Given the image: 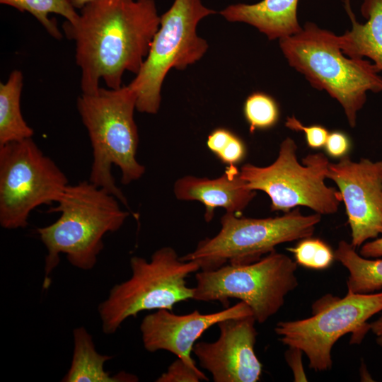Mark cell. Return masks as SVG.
<instances>
[{
    "label": "cell",
    "mask_w": 382,
    "mask_h": 382,
    "mask_svg": "<svg viewBox=\"0 0 382 382\" xmlns=\"http://www.w3.org/2000/svg\"><path fill=\"white\" fill-rule=\"evenodd\" d=\"M159 25L155 0H94L75 23L64 21L66 37L76 45L82 93L96 92L101 79L118 89L125 71L137 75Z\"/></svg>",
    "instance_id": "obj_1"
},
{
    "label": "cell",
    "mask_w": 382,
    "mask_h": 382,
    "mask_svg": "<svg viewBox=\"0 0 382 382\" xmlns=\"http://www.w3.org/2000/svg\"><path fill=\"white\" fill-rule=\"evenodd\" d=\"M119 202L89 180L67 185L57 205L47 211L59 212L60 216L37 229L47 251L44 288L50 284L49 276L59 264L61 253L77 268L88 270L95 266L105 234L119 230L129 216Z\"/></svg>",
    "instance_id": "obj_2"
},
{
    "label": "cell",
    "mask_w": 382,
    "mask_h": 382,
    "mask_svg": "<svg viewBox=\"0 0 382 382\" xmlns=\"http://www.w3.org/2000/svg\"><path fill=\"white\" fill-rule=\"evenodd\" d=\"M137 96L127 86L118 89L100 87L81 93L76 108L91 141L93 161L89 181L113 195L125 206L127 199L116 185L112 166L121 171V183L128 185L141 178L145 167L136 158L139 144L134 113Z\"/></svg>",
    "instance_id": "obj_3"
},
{
    "label": "cell",
    "mask_w": 382,
    "mask_h": 382,
    "mask_svg": "<svg viewBox=\"0 0 382 382\" xmlns=\"http://www.w3.org/2000/svg\"><path fill=\"white\" fill-rule=\"evenodd\" d=\"M289 64L318 90L325 91L342 107L349 126L357 125L366 93L382 92L381 71L370 60L354 59L342 50L339 36L307 22L297 33L279 40Z\"/></svg>",
    "instance_id": "obj_4"
},
{
    "label": "cell",
    "mask_w": 382,
    "mask_h": 382,
    "mask_svg": "<svg viewBox=\"0 0 382 382\" xmlns=\"http://www.w3.org/2000/svg\"><path fill=\"white\" fill-rule=\"evenodd\" d=\"M132 276L115 284L98 311L103 332L115 333L129 317L144 311L168 309L193 299L194 288L187 285L186 278L200 270L195 261H183L171 247L156 250L150 261L133 256L130 259Z\"/></svg>",
    "instance_id": "obj_5"
},
{
    "label": "cell",
    "mask_w": 382,
    "mask_h": 382,
    "mask_svg": "<svg viewBox=\"0 0 382 382\" xmlns=\"http://www.w3.org/2000/svg\"><path fill=\"white\" fill-rule=\"evenodd\" d=\"M320 221V214L304 215L299 207L282 216L262 219L226 212L219 233L202 240L192 252L180 258L196 262L203 271L226 264H250L274 251L279 244L311 237Z\"/></svg>",
    "instance_id": "obj_6"
},
{
    "label": "cell",
    "mask_w": 382,
    "mask_h": 382,
    "mask_svg": "<svg viewBox=\"0 0 382 382\" xmlns=\"http://www.w3.org/2000/svg\"><path fill=\"white\" fill-rule=\"evenodd\" d=\"M215 11L202 0H174L160 16L149 54L139 73L129 86L137 96L136 110L156 114L161 102V88L171 69L184 70L201 59L209 45L198 35L197 27L204 18Z\"/></svg>",
    "instance_id": "obj_7"
},
{
    "label": "cell",
    "mask_w": 382,
    "mask_h": 382,
    "mask_svg": "<svg viewBox=\"0 0 382 382\" xmlns=\"http://www.w3.org/2000/svg\"><path fill=\"white\" fill-rule=\"evenodd\" d=\"M297 145L284 139L276 160L267 166L243 165L240 174L247 188L265 192L271 211L288 212L300 206L320 215L335 214L342 197L339 190L328 186L329 160L322 152L309 154L299 162Z\"/></svg>",
    "instance_id": "obj_8"
},
{
    "label": "cell",
    "mask_w": 382,
    "mask_h": 382,
    "mask_svg": "<svg viewBox=\"0 0 382 382\" xmlns=\"http://www.w3.org/2000/svg\"><path fill=\"white\" fill-rule=\"evenodd\" d=\"M382 311V291L355 294L347 291L343 298L326 295L313 305L311 317L280 321L274 332L284 345L301 349L308 366L323 371L332 365L331 352L343 335L352 333L351 343L360 344L370 331L368 320Z\"/></svg>",
    "instance_id": "obj_9"
},
{
    "label": "cell",
    "mask_w": 382,
    "mask_h": 382,
    "mask_svg": "<svg viewBox=\"0 0 382 382\" xmlns=\"http://www.w3.org/2000/svg\"><path fill=\"white\" fill-rule=\"evenodd\" d=\"M297 265L274 250L250 264H226L214 270L198 271L193 299L226 306L228 299H238L250 308L256 322L264 323L298 286Z\"/></svg>",
    "instance_id": "obj_10"
},
{
    "label": "cell",
    "mask_w": 382,
    "mask_h": 382,
    "mask_svg": "<svg viewBox=\"0 0 382 382\" xmlns=\"http://www.w3.org/2000/svg\"><path fill=\"white\" fill-rule=\"evenodd\" d=\"M66 175L32 138L0 146V224L25 228L30 212L57 202L68 185Z\"/></svg>",
    "instance_id": "obj_11"
},
{
    "label": "cell",
    "mask_w": 382,
    "mask_h": 382,
    "mask_svg": "<svg viewBox=\"0 0 382 382\" xmlns=\"http://www.w3.org/2000/svg\"><path fill=\"white\" fill-rule=\"evenodd\" d=\"M327 178L337 186L351 229V245L357 248L382 235V161L348 156L330 163Z\"/></svg>",
    "instance_id": "obj_12"
},
{
    "label": "cell",
    "mask_w": 382,
    "mask_h": 382,
    "mask_svg": "<svg viewBox=\"0 0 382 382\" xmlns=\"http://www.w3.org/2000/svg\"><path fill=\"white\" fill-rule=\"evenodd\" d=\"M253 315L224 319L217 323L218 339L195 343L192 353L214 382H257L262 365L255 352L257 335Z\"/></svg>",
    "instance_id": "obj_13"
},
{
    "label": "cell",
    "mask_w": 382,
    "mask_h": 382,
    "mask_svg": "<svg viewBox=\"0 0 382 382\" xmlns=\"http://www.w3.org/2000/svg\"><path fill=\"white\" fill-rule=\"evenodd\" d=\"M250 315V308L241 301L222 311L206 314L195 310L177 315L168 309H158L146 316L141 323L143 345L149 352L168 351L196 367L191 353L196 341L207 330L224 319Z\"/></svg>",
    "instance_id": "obj_14"
},
{
    "label": "cell",
    "mask_w": 382,
    "mask_h": 382,
    "mask_svg": "<svg viewBox=\"0 0 382 382\" xmlns=\"http://www.w3.org/2000/svg\"><path fill=\"white\" fill-rule=\"evenodd\" d=\"M173 192L178 199L202 203L207 222L212 221L217 207L239 215L256 195V191L246 187L235 165L228 166L220 177L214 179L183 176L175 182Z\"/></svg>",
    "instance_id": "obj_15"
},
{
    "label": "cell",
    "mask_w": 382,
    "mask_h": 382,
    "mask_svg": "<svg viewBox=\"0 0 382 382\" xmlns=\"http://www.w3.org/2000/svg\"><path fill=\"white\" fill-rule=\"evenodd\" d=\"M299 0H262L231 4L220 11L226 21L249 24L269 40L281 39L301 29L297 18Z\"/></svg>",
    "instance_id": "obj_16"
},
{
    "label": "cell",
    "mask_w": 382,
    "mask_h": 382,
    "mask_svg": "<svg viewBox=\"0 0 382 382\" xmlns=\"http://www.w3.org/2000/svg\"><path fill=\"white\" fill-rule=\"evenodd\" d=\"M352 28L339 36L342 52L354 59H371L382 71V0H363L360 11L366 19L359 23L352 12L349 0L345 1Z\"/></svg>",
    "instance_id": "obj_17"
},
{
    "label": "cell",
    "mask_w": 382,
    "mask_h": 382,
    "mask_svg": "<svg viewBox=\"0 0 382 382\" xmlns=\"http://www.w3.org/2000/svg\"><path fill=\"white\" fill-rule=\"evenodd\" d=\"M74 349L71 366L62 381L64 382H134L138 378L120 372L111 376L105 371L104 364L112 357L99 354L92 336L83 327L73 332Z\"/></svg>",
    "instance_id": "obj_18"
},
{
    "label": "cell",
    "mask_w": 382,
    "mask_h": 382,
    "mask_svg": "<svg viewBox=\"0 0 382 382\" xmlns=\"http://www.w3.org/2000/svg\"><path fill=\"white\" fill-rule=\"evenodd\" d=\"M23 80L21 71L15 69L5 83H0V146L32 138L34 134L21 113Z\"/></svg>",
    "instance_id": "obj_19"
},
{
    "label": "cell",
    "mask_w": 382,
    "mask_h": 382,
    "mask_svg": "<svg viewBox=\"0 0 382 382\" xmlns=\"http://www.w3.org/2000/svg\"><path fill=\"white\" fill-rule=\"evenodd\" d=\"M335 259L349 272L347 291L371 294L382 289V259L371 260L356 252L346 241H340L334 251Z\"/></svg>",
    "instance_id": "obj_20"
},
{
    "label": "cell",
    "mask_w": 382,
    "mask_h": 382,
    "mask_svg": "<svg viewBox=\"0 0 382 382\" xmlns=\"http://www.w3.org/2000/svg\"><path fill=\"white\" fill-rule=\"evenodd\" d=\"M0 4L30 13L52 37L57 40L62 38V33L58 29L55 19L49 18L48 15H60L71 23H75L79 17L70 0H0Z\"/></svg>",
    "instance_id": "obj_21"
},
{
    "label": "cell",
    "mask_w": 382,
    "mask_h": 382,
    "mask_svg": "<svg viewBox=\"0 0 382 382\" xmlns=\"http://www.w3.org/2000/svg\"><path fill=\"white\" fill-rule=\"evenodd\" d=\"M243 115L250 133L273 127L279 118L277 101L266 93L253 92L245 99Z\"/></svg>",
    "instance_id": "obj_22"
},
{
    "label": "cell",
    "mask_w": 382,
    "mask_h": 382,
    "mask_svg": "<svg viewBox=\"0 0 382 382\" xmlns=\"http://www.w3.org/2000/svg\"><path fill=\"white\" fill-rule=\"evenodd\" d=\"M208 149L228 166L241 163L246 154L243 141L231 130L219 127L214 129L207 140Z\"/></svg>",
    "instance_id": "obj_23"
},
{
    "label": "cell",
    "mask_w": 382,
    "mask_h": 382,
    "mask_svg": "<svg viewBox=\"0 0 382 382\" xmlns=\"http://www.w3.org/2000/svg\"><path fill=\"white\" fill-rule=\"evenodd\" d=\"M287 250L294 254L297 264L309 269H327L335 260L334 251L319 238L301 239L296 246Z\"/></svg>",
    "instance_id": "obj_24"
},
{
    "label": "cell",
    "mask_w": 382,
    "mask_h": 382,
    "mask_svg": "<svg viewBox=\"0 0 382 382\" xmlns=\"http://www.w3.org/2000/svg\"><path fill=\"white\" fill-rule=\"evenodd\" d=\"M208 378L196 366L178 358L156 380L157 382H199Z\"/></svg>",
    "instance_id": "obj_25"
},
{
    "label": "cell",
    "mask_w": 382,
    "mask_h": 382,
    "mask_svg": "<svg viewBox=\"0 0 382 382\" xmlns=\"http://www.w3.org/2000/svg\"><path fill=\"white\" fill-rule=\"evenodd\" d=\"M285 126L291 130L304 132L308 146L313 149L324 147L329 134V132L323 126H304L294 115L286 117Z\"/></svg>",
    "instance_id": "obj_26"
},
{
    "label": "cell",
    "mask_w": 382,
    "mask_h": 382,
    "mask_svg": "<svg viewBox=\"0 0 382 382\" xmlns=\"http://www.w3.org/2000/svg\"><path fill=\"white\" fill-rule=\"evenodd\" d=\"M350 146V140L345 133L334 131L329 132L324 147L330 156L340 158L347 156Z\"/></svg>",
    "instance_id": "obj_27"
},
{
    "label": "cell",
    "mask_w": 382,
    "mask_h": 382,
    "mask_svg": "<svg viewBox=\"0 0 382 382\" xmlns=\"http://www.w3.org/2000/svg\"><path fill=\"white\" fill-rule=\"evenodd\" d=\"M303 353L301 349L291 347L285 352V359L292 371L294 381H307L302 364Z\"/></svg>",
    "instance_id": "obj_28"
},
{
    "label": "cell",
    "mask_w": 382,
    "mask_h": 382,
    "mask_svg": "<svg viewBox=\"0 0 382 382\" xmlns=\"http://www.w3.org/2000/svg\"><path fill=\"white\" fill-rule=\"evenodd\" d=\"M359 255L366 258L382 256V235L371 241L364 243L360 248Z\"/></svg>",
    "instance_id": "obj_29"
},
{
    "label": "cell",
    "mask_w": 382,
    "mask_h": 382,
    "mask_svg": "<svg viewBox=\"0 0 382 382\" xmlns=\"http://www.w3.org/2000/svg\"><path fill=\"white\" fill-rule=\"evenodd\" d=\"M370 331L375 335L376 343L382 347V313L378 318L370 323Z\"/></svg>",
    "instance_id": "obj_30"
},
{
    "label": "cell",
    "mask_w": 382,
    "mask_h": 382,
    "mask_svg": "<svg viewBox=\"0 0 382 382\" xmlns=\"http://www.w3.org/2000/svg\"><path fill=\"white\" fill-rule=\"evenodd\" d=\"M94 0H70L71 4L76 9H82L87 4H90Z\"/></svg>",
    "instance_id": "obj_31"
}]
</instances>
